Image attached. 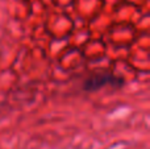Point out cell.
Wrapping results in <instances>:
<instances>
[{"instance_id":"6da1fadb","label":"cell","mask_w":150,"mask_h":149,"mask_svg":"<svg viewBox=\"0 0 150 149\" xmlns=\"http://www.w3.org/2000/svg\"><path fill=\"white\" fill-rule=\"evenodd\" d=\"M122 84H124V79L121 77L115 75L112 73H98L86 78L82 83V89L86 92H95L107 86L121 87Z\"/></svg>"}]
</instances>
